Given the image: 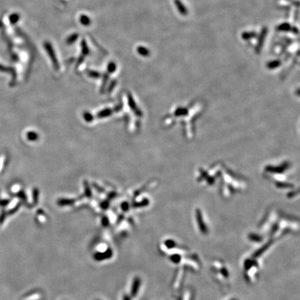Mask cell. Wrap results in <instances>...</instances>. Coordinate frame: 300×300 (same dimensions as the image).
<instances>
[{
    "mask_svg": "<svg viewBox=\"0 0 300 300\" xmlns=\"http://www.w3.org/2000/svg\"><path fill=\"white\" fill-rule=\"evenodd\" d=\"M256 33H255V32L254 31L243 32V33H242L241 37H242V38L243 40H250L252 39V38H254V37H256V36H257Z\"/></svg>",
    "mask_w": 300,
    "mask_h": 300,
    "instance_id": "7",
    "label": "cell"
},
{
    "mask_svg": "<svg viewBox=\"0 0 300 300\" xmlns=\"http://www.w3.org/2000/svg\"><path fill=\"white\" fill-rule=\"evenodd\" d=\"M271 243H272V241H269V242H267V243L265 244V245H263L262 247H261V248L259 249L257 252H255V254H254V257H259L261 254H262L263 253H264L266 249H267L269 247V246H270Z\"/></svg>",
    "mask_w": 300,
    "mask_h": 300,
    "instance_id": "6",
    "label": "cell"
},
{
    "mask_svg": "<svg viewBox=\"0 0 300 300\" xmlns=\"http://www.w3.org/2000/svg\"><path fill=\"white\" fill-rule=\"evenodd\" d=\"M138 52L143 56H148L149 55L150 52L147 48L145 47H139L138 48Z\"/></svg>",
    "mask_w": 300,
    "mask_h": 300,
    "instance_id": "9",
    "label": "cell"
},
{
    "mask_svg": "<svg viewBox=\"0 0 300 300\" xmlns=\"http://www.w3.org/2000/svg\"><path fill=\"white\" fill-rule=\"evenodd\" d=\"M174 5L176 6V9L178 10L179 13L182 16H187L188 13V9L182 2L181 0H174Z\"/></svg>",
    "mask_w": 300,
    "mask_h": 300,
    "instance_id": "4",
    "label": "cell"
},
{
    "mask_svg": "<svg viewBox=\"0 0 300 300\" xmlns=\"http://www.w3.org/2000/svg\"><path fill=\"white\" fill-rule=\"evenodd\" d=\"M248 238L250 240L254 241V242H261V241H262V240H263V238L261 237V236L258 235V234H254V233L249 234Z\"/></svg>",
    "mask_w": 300,
    "mask_h": 300,
    "instance_id": "10",
    "label": "cell"
},
{
    "mask_svg": "<svg viewBox=\"0 0 300 300\" xmlns=\"http://www.w3.org/2000/svg\"><path fill=\"white\" fill-rule=\"evenodd\" d=\"M281 62L280 60H272V61H269L267 63L266 66L269 70H274V69L277 68L281 65Z\"/></svg>",
    "mask_w": 300,
    "mask_h": 300,
    "instance_id": "5",
    "label": "cell"
},
{
    "mask_svg": "<svg viewBox=\"0 0 300 300\" xmlns=\"http://www.w3.org/2000/svg\"><path fill=\"white\" fill-rule=\"evenodd\" d=\"M291 29V25L288 23H282L279 26H277V30L281 31H290Z\"/></svg>",
    "mask_w": 300,
    "mask_h": 300,
    "instance_id": "8",
    "label": "cell"
},
{
    "mask_svg": "<svg viewBox=\"0 0 300 300\" xmlns=\"http://www.w3.org/2000/svg\"><path fill=\"white\" fill-rule=\"evenodd\" d=\"M231 300H236V299H231Z\"/></svg>",
    "mask_w": 300,
    "mask_h": 300,
    "instance_id": "17",
    "label": "cell"
},
{
    "mask_svg": "<svg viewBox=\"0 0 300 300\" xmlns=\"http://www.w3.org/2000/svg\"><path fill=\"white\" fill-rule=\"evenodd\" d=\"M81 22L83 25H88L90 24V19L86 16H82L81 18Z\"/></svg>",
    "mask_w": 300,
    "mask_h": 300,
    "instance_id": "12",
    "label": "cell"
},
{
    "mask_svg": "<svg viewBox=\"0 0 300 300\" xmlns=\"http://www.w3.org/2000/svg\"><path fill=\"white\" fill-rule=\"evenodd\" d=\"M166 245L168 247H169V248H172V247H174L175 246V244L174 242V241L172 240H167L166 241Z\"/></svg>",
    "mask_w": 300,
    "mask_h": 300,
    "instance_id": "13",
    "label": "cell"
},
{
    "mask_svg": "<svg viewBox=\"0 0 300 300\" xmlns=\"http://www.w3.org/2000/svg\"><path fill=\"white\" fill-rule=\"evenodd\" d=\"M5 217H6V213H5L4 211H3L2 213L1 214V215H0V224L3 223V222H4L5 220Z\"/></svg>",
    "mask_w": 300,
    "mask_h": 300,
    "instance_id": "14",
    "label": "cell"
},
{
    "mask_svg": "<svg viewBox=\"0 0 300 300\" xmlns=\"http://www.w3.org/2000/svg\"><path fill=\"white\" fill-rule=\"evenodd\" d=\"M197 221H198V225L199 227V229L201 231V232L203 234H207L208 233V228H207L206 225H205L204 222L203 217H202V213L200 210H197Z\"/></svg>",
    "mask_w": 300,
    "mask_h": 300,
    "instance_id": "3",
    "label": "cell"
},
{
    "mask_svg": "<svg viewBox=\"0 0 300 300\" xmlns=\"http://www.w3.org/2000/svg\"><path fill=\"white\" fill-rule=\"evenodd\" d=\"M97 300H99V299H97Z\"/></svg>",
    "mask_w": 300,
    "mask_h": 300,
    "instance_id": "18",
    "label": "cell"
},
{
    "mask_svg": "<svg viewBox=\"0 0 300 300\" xmlns=\"http://www.w3.org/2000/svg\"><path fill=\"white\" fill-rule=\"evenodd\" d=\"M123 300H131V298L130 297L127 295H124L123 296Z\"/></svg>",
    "mask_w": 300,
    "mask_h": 300,
    "instance_id": "16",
    "label": "cell"
},
{
    "mask_svg": "<svg viewBox=\"0 0 300 300\" xmlns=\"http://www.w3.org/2000/svg\"><path fill=\"white\" fill-rule=\"evenodd\" d=\"M141 286V279L138 276H136L133 280L132 285L131 288V295L132 297H135L137 296L138 291Z\"/></svg>",
    "mask_w": 300,
    "mask_h": 300,
    "instance_id": "2",
    "label": "cell"
},
{
    "mask_svg": "<svg viewBox=\"0 0 300 300\" xmlns=\"http://www.w3.org/2000/svg\"><path fill=\"white\" fill-rule=\"evenodd\" d=\"M20 20V16L17 13H13V14L11 15L9 17V21L11 22V24H16L18 22V20Z\"/></svg>",
    "mask_w": 300,
    "mask_h": 300,
    "instance_id": "11",
    "label": "cell"
},
{
    "mask_svg": "<svg viewBox=\"0 0 300 300\" xmlns=\"http://www.w3.org/2000/svg\"><path fill=\"white\" fill-rule=\"evenodd\" d=\"M178 258H179V257H178V256H173L172 258V260L174 261V262L179 263V260Z\"/></svg>",
    "mask_w": 300,
    "mask_h": 300,
    "instance_id": "15",
    "label": "cell"
},
{
    "mask_svg": "<svg viewBox=\"0 0 300 300\" xmlns=\"http://www.w3.org/2000/svg\"><path fill=\"white\" fill-rule=\"evenodd\" d=\"M113 257V251L111 249H108L104 252H97L94 255V259L97 261H102L111 259Z\"/></svg>",
    "mask_w": 300,
    "mask_h": 300,
    "instance_id": "1",
    "label": "cell"
}]
</instances>
